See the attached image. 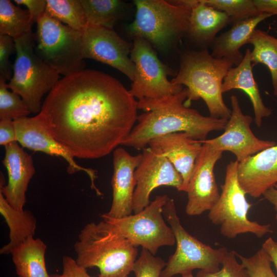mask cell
Masks as SVG:
<instances>
[{
    "label": "cell",
    "mask_w": 277,
    "mask_h": 277,
    "mask_svg": "<svg viewBox=\"0 0 277 277\" xmlns=\"http://www.w3.org/2000/svg\"><path fill=\"white\" fill-rule=\"evenodd\" d=\"M233 65L226 60L214 57L206 49L187 51L181 56L179 71L171 81L186 86V106L202 98L210 116L228 120L231 110L224 102L222 86Z\"/></svg>",
    "instance_id": "4"
},
{
    "label": "cell",
    "mask_w": 277,
    "mask_h": 277,
    "mask_svg": "<svg viewBox=\"0 0 277 277\" xmlns=\"http://www.w3.org/2000/svg\"><path fill=\"white\" fill-rule=\"evenodd\" d=\"M14 39L4 34H0V77L6 81L10 80L12 76L10 62V55L15 52Z\"/></svg>",
    "instance_id": "35"
},
{
    "label": "cell",
    "mask_w": 277,
    "mask_h": 277,
    "mask_svg": "<svg viewBox=\"0 0 277 277\" xmlns=\"http://www.w3.org/2000/svg\"><path fill=\"white\" fill-rule=\"evenodd\" d=\"M45 12L71 28L82 32L88 26L81 0H46Z\"/></svg>",
    "instance_id": "29"
},
{
    "label": "cell",
    "mask_w": 277,
    "mask_h": 277,
    "mask_svg": "<svg viewBox=\"0 0 277 277\" xmlns=\"http://www.w3.org/2000/svg\"><path fill=\"white\" fill-rule=\"evenodd\" d=\"M238 176L246 193L252 197L263 195L277 184V145L238 162Z\"/></svg>",
    "instance_id": "19"
},
{
    "label": "cell",
    "mask_w": 277,
    "mask_h": 277,
    "mask_svg": "<svg viewBox=\"0 0 277 277\" xmlns=\"http://www.w3.org/2000/svg\"><path fill=\"white\" fill-rule=\"evenodd\" d=\"M271 16L268 13H260L235 22L229 30L216 36L212 44L211 54L214 57L226 60L238 66L244 57L240 48L248 44L257 25Z\"/></svg>",
    "instance_id": "22"
},
{
    "label": "cell",
    "mask_w": 277,
    "mask_h": 277,
    "mask_svg": "<svg viewBox=\"0 0 277 277\" xmlns=\"http://www.w3.org/2000/svg\"><path fill=\"white\" fill-rule=\"evenodd\" d=\"M248 43L253 46L251 51L252 66L262 64L268 68L273 94L277 97V38L260 29H255Z\"/></svg>",
    "instance_id": "26"
},
{
    "label": "cell",
    "mask_w": 277,
    "mask_h": 277,
    "mask_svg": "<svg viewBox=\"0 0 277 277\" xmlns=\"http://www.w3.org/2000/svg\"><path fill=\"white\" fill-rule=\"evenodd\" d=\"M89 25L113 29L121 18L125 4L118 0H81Z\"/></svg>",
    "instance_id": "27"
},
{
    "label": "cell",
    "mask_w": 277,
    "mask_h": 277,
    "mask_svg": "<svg viewBox=\"0 0 277 277\" xmlns=\"http://www.w3.org/2000/svg\"><path fill=\"white\" fill-rule=\"evenodd\" d=\"M5 157L2 161L8 174V183H1L0 192L14 209L23 210L26 202V192L35 173L31 155L25 151L16 141L5 146Z\"/></svg>",
    "instance_id": "18"
},
{
    "label": "cell",
    "mask_w": 277,
    "mask_h": 277,
    "mask_svg": "<svg viewBox=\"0 0 277 277\" xmlns=\"http://www.w3.org/2000/svg\"><path fill=\"white\" fill-rule=\"evenodd\" d=\"M14 2L27 7L34 23H36L46 11V0H14Z\"/></svg>",
    "instance_id": "37"
},
{
    "label": "cell",
    "mask_w": 277,
    "mask_h": 277,
    "mask_svg": "<svg viewBox=\"0 0 277 277\" xmlns=\"http://www.w3.org/2000/svg\"><path fill=\"white\" fill-rule=\"evenodd\" d=\"M130 58L135 72L130 93L135 98L157 100L177 94L183 86L168 80L171 73L158 58L151 44L141 37H134Z\"/></svg>",
    "instance_id": "11"
},
{
    "label": "cell",
    "mask_w": 277,
    "mask_h": 277,
    "mask_svg": "<svg viewBox=\"0 0 277 277\" xmlns=\"http://www.w3.org/2000/svg\"><path fill=\"white\" fill-rule=\"evenodd\" d=\"M14 123L16 141L21 147L62 157L68 165L67 172L69 173L78 171L85 172L90 179L91 188L98 195H102L94 184L97 177L96 170L83 167L76 163L74 157L50 134L40 113L32 117L26 116L15 120Z\"/></svg>",
    "instance_id": "16"
},
{
    "label": "cell",
    "mask_w": 277,
    "mask_h": 277,
    "mask_svg": "<svg viewBox=\"0 0 277 277\" xmlns=\"http://www.w3.org/2000/svg\"><path fill=\"white\" fill-rule=\"evenodd\" d=\"M62 265V272L51 274L50 277H92L88 273L87 269L78 265L75 260L70 256H63Z\"/></svg>",
    "instance_id": "36"
},
{
    "label": "cell",
    "mask_w": 277,
    "mask_h": 277,
    "mask_svg": "<svg viewBox=\"0 0 277 277\" xmlns=\"http://www.w3.org/2000/svg\"><path fill=\"white\" fill-rule=\"evenodd\" d=\"M36 23L34 48L40 58L64 76L85 69L82 32L46 12Z\"/></svg>",
    "instance_id": "7"
},
{
    "label": "cell",
    "mask_w": 277,
    "mask_h": 277,
    "mask_svg": "<svg viewBox=\"0 0 277 277\" xmlns=\"http://www.w3.org/2000/svg\"><path fill=\"white\" fill-rule=\"evenodd\" d=\"M143 150L134 174L136 184L133 196L134 213L141 212L150 204V195L154 189L167 186L181 191L183 182L172 163L159 151L150 146Z\"/></svg>",
    "instance_id": "12"
},
{
    "label": "cell",
    "mask_w": 277,
    "mask_h": 277,
    "mask_svg": "<svg viewBox=\"0 0 277 277\" xmlns=\"http://www.w3.org/2000/svg\"><path fill=\"white\" fill-rule=\"evenodd\" d=\"M132 47L113 29L89 25L82 31L84 59L107 64L126 75L132 81L135 69L129 54Z\"/></svg>",
    "instance_id": "14"
},
{
    "label": "cell",
    "mask_w": 277,
    "mask_h": 277,
    "mask_svg": "<svg viewBox=\"0 0 277 277\" xmlns=\"http://www.w3.org/2000/svg\"><path fill=\"white\" fill-rule=\"evenodd\" d=\"M16 141V131L14 121L11 119L0 120L1 145L5 146Z\"/></svg>",
    "instance_id": "38"
},
{
    "label": "cell",
    "mask_w": 277,
    "mask_h": 277,
    "mask_svg": "<svg viewBox=\"0 0 277 277\" xmlns=\"http://www.w3.org/2000/svg\"><path fill=\"white\" fill-rule=\"evenodd\" d=\"M166 263L160 257L155 256L147 250L142 248L135 261L132 272L135 277H161Z\"/></svg>",
    "instance_id": "33"
},
{
    "label": "cell",
    "mask_w": 277,
    "mask_h": 277,
    "mask_svg": "<svg viewBox=\"0 0 277 277\" xmlns=\"http://www.w3.org/2000/svg\"><path fill=\"white\" fill-rule=\"evenodd\" d=\"M0 212L9 228V242L0 249L1 254H10L12 250L27 239L34 237L36 220L29 210L13 208L0 192Z\"/></svg>",
    "instance_id": "25"
},
{
    "label": "cell",
    "mask_w": 277,
    "mask_h": 277,
    "mask_svg": "<svg viewBox=\"0 0 277 277\" xmlns=\"http://www.w3.org/2000/svg\"><path fill=\"white\" fill-rule=\"evenodd\" d=\"M237 258L247 270L250 277H277L271 267V262L266 251L261 248L250 257L236 253Z\"/></svg>",
    "instance_id": "32"
},
{
    "label": "cell",
    "mask_w": 277,
    "mask_h": 277,
    "mask_svg": "<svg viewBox=\"0 0 277 277\" xmlns=\"http://www.w3.org/2000/svg\"><path fill=\"white\" fill-rule=\"evenodd\" d=\"M191 7L187 32L197 43L212 44L218 32L229 24L227 15L202 0H184Z\"/></svg>",
    "instance_id": "23"
},
{
    "label": "cell",
    "mask_w": 277,
    "mask_h": 277,
    "mask_svg": "<svg viewBox=\"0 0 277 277\" xmlns=\"http://www.w3.org/2000/svg\"><path fill=\"white\" fill-rule=\"evenodd\" d=\"M163 213L173 232L176 247L162 270L161 277L182 275L195 269L209 272L219 270L228 252L227 248H213L190 235L180 222L173 199L169 197Z\"/></svg>",
    "instance_id": "9"
},
{
    "label": "cell",
    "mask_w": 277,
    "mask_h": 277,
    "mask_svg": "<svg viewBox=\"0 0 277 277\" xmlns=\"http://www.w3.org/2000/svg\"><path fill=\"white\" fill-rule=\"evenodd\" d=\"M252 67L251 51L247 49L242 62L228 71L224 79L222 90L223 93L232 89H240L246 93L252 104L255 123L260 127L263 119L269 117L272 110L266 107L263 101L253 75Z\"/></svg>",
    "instance_id": "21"
},
{
    "label": "cell",
    "mask_w": 277,
    "mask_h": 277,
    "mask_svg": "<svg viewBox=\"0 0 277 277\" xmlns=\"http://www.w3.org/2000/svg\"><path fill=\"white\" fill-rule=\"evenodd\" d=\"M206 4L225 13L229 17V23L258 15L259 13L253 0H202Z\"/></svg>",
    "instance_id": "30"
},
{
    "label": "cell",
    "mask_w": 277,
    "mask_h": 277,
    "mask_svg": "<svg viewBox=\"0 0 277 277\" xmlns=\"http://www.w3.org/2000/svg\"><path fill=\"white\" fill-rule=\"evenodd\" d=\"M203 143L184 132H174L157 137L148 144L172 163L183 179L181 191L186 192Z\"/></svg>",
    "instance_id": "20"
},
{
    "label": "cell",
    "mask_w": 277,
    "mask_h": 277,
    "mask_svg": "<svg viewBox=\"0 0 277 277\" xmlns=\"http://www.w3.org/2000/svg\"><path fill=\"white\" fill-rule=\"evenodd\" d=\"M137 109V101L117 80L85 69L60 79L39 113L50 134L74 157L94 159L122 144Z\"/></svg>",
    "instance_id": "1"
},
{
    "label": "cell",
    "mask_w": 277,
    "mask_h": 277,
    "mask_svg": "<svg viewBox=\"0 0 277 277\" xmlns=\"http://www.w3.org/2000/svg\"><path fill=\"white\" fill-rule=\"evenodd\" d=\"M187 97L184 88L170 96L138 101V109L145 112L137 116L138 123L121 145L143 149L152 140L174 132H184L193 139L204 141L210 132L224 129L227 119L201 114L184 104Z\"/></svg>",
    "instance_id": "2"
},
{
    "label": "cell",
    "mask_w": 277,
    "mask_h": 277,
    "mask_svg": "<svg viewBox=\"0 0 277 277\" xmlns=\"http://www.w3.org/2000/svg\"><path fill=\"white\" fill-rule=\"evenodd\" d=\"M141 159L142 153L132 155L123 147L113 151L112 201L110 210L102 215L119 219L132 214L136 184L134 174Z\"/></svg>",
    "instance_id": "17"
},
{
    "label": "cell",
    "mask_w": 277,
    "mask_h": 277,
    "mask_svg": "<svg viewBox=\"0 0 277 277\" xmlns=\"http://www.w3.org/2000/svg\"><path fill=\"white\" fill-rule=\"evenodd\" d=\"M14 41L16 57L7 86L21 96L31 113L37 114L43 96L57 83L60 74L36 54L32 31Z\"/></svg>",
    "instance_id": "6"
},
{
    "label": "cell",
    "mask_w": 277,
    "mask_h": 277,
    "mask_svg": "<svg viewBox=\"0 0 277 277\" xmlns=\"http://www.w3.org/2000/svg\"><path fill=\"white\" fill-rule=\"evenodd\" d=\"M197 158L186 192V213L199 215L209 211L218 201L220 193L215 181L214 169L222 158L223 151L205 140Z\"/></svg>",
    "instance_id": "13"
},
{
    "label": "cell",
    "mask_w": 277,
    "mask_h": 277,
    "mask_svg": "<svg viewBox=\"0 0 277 277\" xmlns=\"http://www.w3.org/2000/svg\"><path fill=\"white\" fill-rule=\"evenodd\" d=\"M134 21L128 26L134 37L143 38L166 51L187 32L191 7L183 0H135Z\"/></svg>",
    "instance_id": "5"
},
{
    "label": "cell",
    "mask_w": 277,
    "mask_h": 277,
    "mask_svg": "<svg viewBox=\"0 0 277 277\" xmlns=\"http://www.w3.org/2000/svg\"><path fill=\"white\" fill-rule=\"evenodd\" d=\"M33 22L27 9L9 0H0V34L14 39L32 31Z\"/></svg>",
    "instance_id": "28"
},
{
    "label": "cell",
    "mask_w": 277,
    "mask_h": 277,
    "mask_svg": "<svg viewBox=\"0 0 277 277\" xmlns=\"http://www.w3.org/2000/svg\"><path fill=\"white\" fill-rule=\"evenodd\" d=\"M31 112L18 94L9 90L6 81L0 77V120H15Z\"/></svg>",
    "instance_id": "31"
},
{
    "label": "cell",
    "mask_w": 277,
    "mask_h": 277,
    "mask_svg": "<svg viewBox=\"0 0 277 277\" xmlns=\"http://www.w3.org/2000/svg\"><path fill=\"white\" fill-rule=\"evenodd\" d=\"M262 248L269 255L277 272V241L269 238L263 243Z\"/></svg>",
    "instance_id": "40"
},
{
    "label": "cell",
    "mask_w": 277,
    "mask_h": 277,
    "mask_svg": "<svg viewBox=\"0 0 277 277\" xmlns=\"http://www.w3.org/2000/svg\"><path fill=\"white\" fill-rule=\"evenodd\" d=\"M182 277H194L192 272H187L182 275Z\"/></svg>",
    "instance_id": "42"
},
{
    "label": "cell",
    "mask_w": 277,
    "mask_h": 277,
    "mask_svg": "<svg viewBox=\"0 0 277 277\" xmlns=\"http://www.w3.org/2000/svg\"><path fill=\"white\" fill-rule=\"evenodd\" d=\"M259 13H266L277 15V0H253Z\"/></svg>",
    "instance_id": "39"
},
{
    "label": "cell",
    "mask_w": 277,
    "mask_h": 277,
    "mask_svg": "<svg viewBox=\"0 0 277 277\" xmlns=\"http://www.w3.org/2000/svg\"><path fill=\"white\" fill-rule=\"evenodd\" d=\"M236 252L228 251L221 264V268L215 272L200 270L196 277H250L246 268L236 259Z\"/></svg>",
    "instance_id": "34"
},
{
    "label": "cell",
    "mask_w": 277,
    "mask_h": 277,
    "mask_svg": "<svg viewBox=\"0 0 277 277\" xmlns=\"http://www.w3.org/2000/svg\"><path fill=\"white\" fill-rule=\"evenodd\" d=\"M16 277H21V276H17Z\"/></svg>",
    "instance_id": "43"
},
{
    "label": "cell",
    "mask_w": 277,
    "mask_h": 277,
    "mask_svg": "<svg viewBox=\"0 0 277 277\" xmlns=\"http://www.w3.org/2000/svg\"><path fill=\"white\" fill-rule=\"evenodd\" d=\"M169 197L157 195L141 212L119 219L101 215V218L113 225L135 246L155 255L162 246L175 244L173 232L163 215V208Z\"/></svg>",
    "instance_id": "10"
},
{
    "label": "cell",
    "mask_w": 277,
    "mask_h": 277,
    "mask_svg": "<svg viewBox=\"0 0 277 277\" xmlns=\"http://www.w3.org/2000/svg\"><path fill=\"white\" fill-rule=\"evenodd\" d=\"M230 101L231 113L224 132L217 137L206 139L205 141L223 152H232L239 163L276 145L274 141L263 140L255 136L250 128L252 118L243 113L235 95H232Z\"/></svg>",
    "instance_id": "15"
},
{
    "label": "cell",
    "mask_w": 277,
    "mask_h": 277,
    "mask_svg": "<svg viewBox=\"0 0 277 277\" xmlns=\"http://www.w3.org/2000/svg\"><path fill=\"white\" fill-rule=\"evenodd\" d=\"M46 244L39 238L31 237L11 252L17 276L50 277L45 264Z\"/></svg>",
    "instance_id": "24"
},
{
    "label": "cell",
    "mask_w": 277,
    "mask_h": 277,
    "mask_svg": "<svg viewBox=\"0 0 277 277\" xmlns=\"http://www.w3.org/2000/svg\"><path fill=\"white\" fill-rule=\"evenodd\" d=\"M263 195L274 206L276 212L275 218L277 221V184L266 190Z\"/></svg>",
    "instance_id": "41"
},
{
    "label": "cell",
    "mask_w": 277,
    "mask_h": 277,
    "mask_svg": "<svg viewBox=\"0 0 277 277\" xmlns=\"http://www.w3.org/2000/svg\"><path fill=\"white\" fill-rule=\"evenodd\" d=\"M238 162L231 161L226 166L222 192L214 206L209 211L211 223L220 227L221 234L233 239L241 234L251 233L261 238L273 231L270 224L250 221L248 212L252 206L246 197L238 176Z\"/></svg>",
    "instance_id": "8"
},
{
    "label": "cell",
    "mask_w": 277,
    "mask_h": 277,
    "mask_svg": "<svg viewBox=\"0 0 277 277\" xmlns=\"http://www.w3.org/2000/svg\"><path fill=\"white\" fill-rule=\"evenodd\" d=\"M74 249L77 264L86 269L97 267L98 277H128L138 253L137 247L103 220L86 224Z\"/></svg>",
    "instance_id": "3"
}]
</instances>
